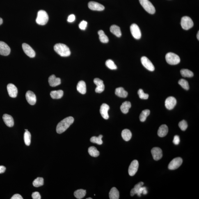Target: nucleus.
Returning <instances> with one entry per match:
<instances>
[{
	"label": "nucleus",
	"instance_id": "de8ad7c7",
	"mask_svg": "<svg viewBox=\"0 0 199 199\" xmlns=\"http://www.w3.org/2000/svg\"><path fill=\"white\" fill-rule=\"evenodd\" d=\"M75 20V16L73 14L69 15L67 18V22L70 23L74 22Z\"/></svg>",
	"mask_w": 199,
	"mask_h": 199
},
{
	"label": "nucleus",
	"instance_id": "2f4dec72",
	"mask_svg": "<svg viewBox=\"0 0 199 199\" xmlns=\"http://www.w3.org/2000/svg\"><path fill=\"white\" fill-rule=\"evenodd\" d=\"M88 152L90 155L92 157H97L99 155L100 152L96 148L94 147H89Z\"/></svg>",
	"mask_w": 199,
	"mask_h": 199
},
{
	"label": "nucleus",
	"instance_id": "79ce46f5",
	"mask_svg": "<svg viewBox=\"0 0 199 199\" xmlns=\"http://www.w3.org/2000/svg\"><path fill=\"white\" fill-rule=\"evenodd\" d=\"M179 126L181 130L183 131H185L188 127L187 122L184 120H183L179 122Z\"/></svg>",
	"mask_w": 199,
	"mask_h": 199
},
{
	"label": "nucleus",
	"instance_id": "5fc2aeb1",
	"mask_svg": "<svg viewBox=\"0 0 199 199\" xmlns=\"http://www.w3.org/2000/svg\"><path fill=\"white\" fill-rule=\"evenodd\" d=\"M25 130L26 131H28L27 129H25Z\"/></svg>",
	"mask_w": 199,
	"mask_h": 199
},
{
	"label": "nucleus",
	"instance_id": "9d476101",
	"mask_svg": "<svg viewBox=\"0 0 199 199\" xmlns=\"http://www.w3.org/2000/svg\"><path fill=\"white\" fill-rule=\"evenodd\" d=\"M139 168V163L136 160L133 161L131 163L128 168V173L131 176L136 175L137 172Z\"/></svg>",
	"mask_w": 199,
	"mask_h": 199
},
{
	"label": "nucleus",
	"instance_id": "473e14b6",
	"mask_svg": "<svg viewBox=\"0 0 199 199\" xmlns=\"http://www.w3.org/2000/svg\"><path fill=\"white\" fill-rule=\"evenodd\" d=\"M103 136L102 135H100L98 137L93 136L90 138V141L92 143H94L97 144L98 145H101L102 144L103 142L102 138Z\"/></svg>",
	"mask_w": 199,
	"mask_h": 199
},
{
	"label": "nucleus",
	"instance_id": "412c9836",
	"mask_svg": "<svg viewBox=\"0 0 199 199\" xmlns=\"http://www.w3.org/2000/svg\"><path fill=\"white\" fill-rule=\"evenodd\" d=\"M3 119L6 125L8 127H13L14 122L13 117L8 114H4L3 116Z\"/></svg>",
	"mask_w": 199,
	"mask_h": 199
},
{
	"label": "nucleus",
	"instance_id": "6ab92c4d",
	"mask_svg": "<svg viewBox=\"0 0 199 199\" xmlns=\"http://www.w3.org/2000/svg\"><path fill=\"white\" fill-rule=\"evenodd\" d=\"M110 109L109 106L107 104L104 103L100 107V113L103 118L107 120L109 118V115L108 114V111Z\"/></svg>",
	"mask_w": 199,
	"mask_h": 199
},
{
	"label": "nucleus",
	"instance_id": "0eeeda50",
	"mask_svg": "<svg viewBox=\"0 0 199 199\" xmlns=\"http://www.w3.org/2000/svg\"><path fill=\"white\" fill-rule=\"evenodd\" d=\"M183 163L182 158L177 157L175 158L170 161L168 165V168L170 170L176 169L181 166Z\"/></svg>",
	"mask_w": 199,
	"mask_h": 199
},
{
	"label": "nucleus",
	"instance_id": "b1692460",
	"mask_svg": "<svg viewBox=\"0 0 199 199\" xmlns=\"http://www.w3.org/2000/svg\"><path fill=\"white\" fill-rule=\"evenodd\" d=\"M110 31L117 37H121L122 33L121 31L120 28L119 26L115 25H113L110 28Z\"/></svg>",
	"mask_w": 199,
	"mask_h": 199
},
{
	"label": "nucleus",
	"instance_id": "ea45409f",
	"mask_svg": "<svg viewBox=\"0 0 199 199\" xmlns=\"http://www.w3.org/2000/svg\"><path fill=\"white\" fill-rule=\"evenodd\" d=\"M179 84L180 85L182 88L186 90L189 89V85L187 81L184 79H181L179 81Z\"/></svg>",
	"mask_w": 199,
	"mask_h": 199
},
{
	"label": "nucleus",
	"instance_id": "a18cd8bd",
	"mask_svg": "<svg viewBox=\"0 0 199 199\" xmlns=\"http://www.w3.org/2000/svg\"><path fill=\"white\" fill-rule=\"evenodd\" d=\"M31 196L33 199H41V196L40 194L38 192H35L33 193Z\"/></svg>",
	"mask_w": 199,
	"mask_h": 199
},
{
	"label": "nucleus",
	"instance_id": "cd10ccee",
	"mask_svg": "<svg viewBox=\"0 0 199 199\" xmlns=\"http://www.w3.org/2000/svg\"><path fill=\"white\" fill-rule=\"evenodd\" d=\"M131 103L128 101L122 103L120 107V109L122 113L126 114L128 112L129 108L131 107Z\"/></svg>",
	"mask_w": 199,
	"mask_h": 199
},
{
	"label": "nucleus",
	"instance_id": "bb28decb",
	"mask_svg": "<svg viewBox=\"0 0 199 199\" xmlns=\"http://www.w3.org/2000/svg\"><path fill=\"white\" fill-rule=\"evenodd\" d=\"M121 136L124 141H128L132 137V133L128 129H125L122 131Z\"/></svg>",
	"mask_w": 199,
	"mask_h": 199
},
{
	"label": "nucleus",
	"instance_id": "f704fd0d",
	"mask_svg": "<svg viewBox=\"0 0 199 199\" xmlns=\"http://www.w3.org/2000/svg\"><path fill=\"white\" fill-rule=\"evenodd\" d=\"M24 143L27 146H29L31 143V135L29 131H26L24 136Z\"/></svg>",
	"mask_w": 199,
	"mask_h": 199
},
{
	"label": "nucleus",
	"instance_id": "393cba45",
	"mask_svg": "<svg viewBox=\"0 0 199 199\" xmlns=\"http://www.w3.org/2000/svg\"><path fill=\"white\" fill-rule=\"evenodd\" d=\"M115 94L118 96L122 98L127 97L128 95V92L122 87L116 89Z\"/></svg>",
	"mask_w": 199,
	"mask_h": 199
},
{
	"label": "nucleus",
	"instance_id": "37998d69",
	"mask_svg": "<svg viewBox=\"0 0 199 199\" xmlns=\"http://www.w3.org/2000/svg\"><path fill=\"white\" fill-rule=\"evenodd\" d=\"M147 193V188L145 186H142L138 190L137 194L139 197H141L142 194H143L144 195H146Z\"/></svg>",
	"mask_w": 199,
	"mask_h": 199
},
{
	"label": "nucleus",
	"instance_id": "72a5a7b5",
	"mask_svg": "<svg viewBox=\"0 0 199 199\" xmlns=\"http://www.w3.org/2000/svg\"><path fill=\"white\" fill-rule=\"evenodd\" d=\"M150 114V111L149 110H144L142 112L139 116L140 121L144 122L146 120L147 117L149 116Z\"/></svg>",
	"mask_w": 199,
	"mask_h": 199
},
{
	"label": "nucleus",
	"instance_id": "a211bd4d",
	"mask_svg": "<svg viewBox=\"0 0 199 199\" xmlns=\"http://www.w3.org/2000/svg\"><path fill=\"white\" fill-rule=\"evenodd\" d=\"M26 97L28 103L31 105H34L36 103V97L35 94L31 91L27 92Z\"/></svg>",
	"mask_w": 199,
	"mask_h": 199
},
{
	"label": "nucleus",
	"instance_id": "aec40b11",
	"mask_svg": "<svg viewBox=\"0 0 199 199\" xmlns=\"http://www.w3.org/2000/svg\"><path fill=\"white\" fill-rule=\"evenodd\" d=\"M49 82L51 86L56 87L61 84V80L60 78H56V76L53 74L49 78Z\"/></svg>",
	"mask_w": 199,
	"mask_h": 199
},
{
	"label": "nucleus",
	"instance_id": "4468645a",
	"mask_svg": "<svg viewBox=\"0 0 199 199\" xmlns=\"http://www.w3.org/2000/svg\"><path fill=\"white\" fill-rule=\"evenodd\" d=\"M9 47L5 42L0 41V55L8 56L10 52Z\"/></svg>",
	"mask_w": 199,
	"mask_h": 199
},
{
	"label": "nucleus",
	"instance_id": "f8f14e48",
	"mask_svg": "<svg viewBox=\"0 0 199 199\" xmlns=\"http://www.w3.org/2000/svg\"><path fill=\"white\" fill-rule=\"evenodd\" d=\"M94 83L96 85V88L95 89V92L97 93H100L104 90L105 86L103 81L99 78H95L94 80Z\"/></svg>",
	"mask_w": 199,
	"mask_h": 199
},
{
	"label": "nucleus",
	"instance_id": "423d86ee",
	"mask_svg": "<svg viewBox=\"0 0 199 199\" xmlns=\"http://www.w3.org/2000/svg\"><path fill=\"white\" fill-rule=\"evenodd\" d=\"M181 24L183 29L185 30H188L193 27L194 23L190 17L185 16L182 18Z\"/></svg>",
	"mask_w": 199,
	"mask_h": 199
},
{
	"label": "nucleus",
	"instance_id": "ddd939ff",
	"mask_svg": "<svg viewBox=\"0 0 199 199\" xmlns=\"http://www.w3.org/2000/svg\"><path fill=\"white\" fill-rule=\"evenodd\" d=\"M23 50L25 54L30 58H34L35 56V53L32 48L28 44L24 43L22 44Z\"/></svg>",
	"mask_w": 199,
	"mask_h": 199
},
{
	"label": "nucleus",
	"instance_id": "f257e3e1",
	"mask_svg": "<svg viewBox=\"0 0 199 199\" xmlns=\"http://www.w3.org/2000/svg\"><path fill=\"white\" fill-rule=\"evenodd\" d=\"M74 119L72 117H69L64 119L57 125L56 131L58 134H61L64 132L71 125L74 123Z\"/></svg>",
	"mask_w": 199,
	"mask_h": 199
},
{
	"label": "nucleus",
	"instance_id": "f3484780",
	"mask_svg": "<svg viewBox=\"0 0 199 199\" xmlns=\"http://www.w3.org/2000/svg\"><path fill=\"white\" fill-rule=\"evenodd\" d=\"M7 89L9 95L10 97L15 98L17 97L18 90L15 85L10 83L7 85Z\"/></svg>",
	"mask_w": 199,
	"mask_h": 199
},
{
	"label": "nucleus",
	"instance_id": "39448f33",
	"mask_svg": "<svg viewBox=\"0 0 199 199\" xmlns=\"http://www.w3.org/2000/svg\"><path fill=\"white\" fill-rule=\"evenodd\" d=\"M139 1L141 6L148 13L151 14H154L155 13V8L149 0H139Z\"/></svg>",
	"mask_w": 199,
	"mask_h": 199
},
{
	"label": "nucleus",
	"instance_id": "7c9ffc66",
	"mask_svg": "<svg viewBox=\"0 0 199 199\" xmlns=\"http://www.w3.org/2000/svg\"><path fill=\"white\" fill-rule=\"evenodd\" d=\"M86 194V190L83 189L77 190L74 192V195L76 198L81 199L85 197Z\"/></svg>",
	"mask_w": 199,
	"mask_h": 199
},
{
	"label": "nucleus",
	"instance_id": "58836bf2",
	"mask_svg": "<svg viewBox=\"0 0 199 199\" xmlns=\"http://www.w3.org/2000/svg\"><path fill=\"white\" fill-rule=\"evenodd\" d=\"M106 65L108 68L111 70H115L117 68L114 62L111 60H107L106 62Z\"/></svg>",
	"mask_w": 199,
	"mask_h": 199
},
{
	"label": "nucleus",
	"instance_id": "864d4df0",
	"mask_svg": "<svg viewBox=\"0 0 199 199\" xmlns=\"http://www.w3.org/2000/svg\"><path fill=\"white\" fill-rule=\"evenodd\" d=\"M92 198L89 197V198H87L86 199H92Z\"/></svg>",
	"mask_w": 199,
	"mask_h": 199
},
{
	"label": "nucleus",
	"instance_id": "3c124183",
	"mask_svg": "<svg viewBox=\"0 0 199 199\" xmlns=\"http://www.w3.org/2000/svg\"><path fill=\"white\" fill-rule=\"evenodd\" d=\"M3 21L2 19L0 17V25H1L3 24Z\"/></svg>",
	"mask_w": 199,
	"mask_h": 199
},
{
	"label": "nucleus",
	"instance_id": "6e6552de",
	"mask_svg": "<svg viewBox=\"0 0 199 199\" xmlns=\"http://www.w3.org/2000/svg\"><path fill=\"white\" fill-rule=\"evenodd\" d=\"M130 31L133 37L137 40H139L141 37V33L139 27L136 24H133L130 27Z\"/></svg>",
	"mask_w": 199,
	"mask_h": 199
},
{
	"label": "nucleus",
	"instance_id": "7ed1b4c3",
	"mask_svg": "<svg viewBox=\"0 0 199 199\" xmlns=\"http://www.w3.org/2000/svg\"><path fill=\"white\" fill-rule=\"evenodd\" d=\"M49 19V16L45 11L40 10L38 11L36 19L37 24L40 25H44L47 24Z\"/></svg>",
	"mask_w": 199,
	"mask_h": 199
},
{
	"label": "nucleus",
	"instance_id": "1a4fd4ad",
	"mask_svg": "<svg viewBox=\"0 0 199 199\" xmlns=\"http://www.w3.org/2000/svg\"><path fill=\"white\" fill-rule=\"evenodd\" d=\"M141 62L142 64L147 70L150 71H154V65L147 57H142L141 58Z\"/></svg>",
	"mask_w": 199,
	"mask_h": 199
},
{
	"label": "nucleus",
	"instance_id": "c03bdc74",
	"mask_svg": "<svg viewBox=\"0 0 199 199\" xmlns=\"http://www.w3.org/2000/svg\"><path fill=\"white\" fill-rule=\"evenodd\" d=\"M88 24V23L86 21L83 20L81 21L79 24V27L81 30H85L86 29Z\"/></svg>",
	"mask_w": 199,
	"mask_h": 199
},
{
	"label": "nucleus",
	"instance_id": "49530a36",
	"mask_svg": "<svg viewBox=\"0 0 199 199\" xmlns=\"http://www.w3.org/2000/svg\"><path fill=\"white\" fill-rule=\"evenodd\" d=\"M180 143V137L178 136H174L173 143L175 145H179Z\"/></svg>",
	"mask_w": 199,
	"mask_h": 199
},
{
	"label": "nucleus",
	"instance_id": "603ef678",
	"mask_svg": "<svg viewBox=\"0 0 199 199\" xmlns=\"http://www.w3.org/2000/svg\"><path fill=\"white\" fill-rule=\"evenodd\" d=\"M197 38L199 40V31H198V33H197Z\"/></svg>",
	"mask_w": 199,
	"mask_h": 199
},
{
	"label": "nucleus",
	"instance_id": "f03ea898",
	"mask_svg": "<svg viewBox=\"0 0 199 199\" xmlns=\"http://www.w3.org/2000/svg\"><path fill=\"white\" fill-rule=\"evenodd\" d=\"M55 51L60 56L67 57L70 56V49L67 46L64 44L58 43L56 44L54 47Z\"/></svg>",
	"mask_w": 199,
	"mask_h": 199
},
{
	"label": "nucleus",
	"instance_id": "dca6fc26",
	"mask_svg": "<svg viewBox=\"0 0 199 199\" xmlns=\"http://www.w3.org/2000/svg\"><path fill=\"white\" fill-rule=\"evenodd\" d=\"M88 7L90 9L96 11H102L104 9V7L100 3L91 1L88 3Z\"/></svg>",
	"mask_w": 199,
	"mask_h": 199
},
{
	"label": "nucleus",
	"instance_id": "9b49d317",
	"mask_svg": "<svg viewBox=\"0 0 199 199\" xmlns=\"http://www.w3.org/2000/svg\"><path fill=\"white\" fill-rule=\"evenodd\" d=\"M176 104V100L175 97L172 96L168 97L165 102V107L169 110L173 109L175 107Z\"/></svg>",
	"mask_w": 199,
	"mask_h": 199
},
{
	"label": "nucleus",
	"instance_id": "5701e85b",
	"mask_svg": "<svg viewBox=\"0 0 199 199\" xmlns=\"http://www.w3.org/2000/svg\"><path fill=\"white\" fill-rule=\"evenodd\" d=\"M77 90L80 93L83 95L86 93V85L84 81H81L78 82L77 86Z\"/></svg>",
	"mask_w": 199,
	"mask_h": 199
},
{
	"label": "nucleus",
	"instance_id": "c756f323",
	"mask_svg": "<svg viewBox=\"0 0 199 199\" xmlns=\"http://www.w3.org/2000/svg\"><path fill=\"white\" fill-rule=\"evenodd\" d=\"M98 33L99 35L100 40L102 43H106L109 42L108 37L104 33L103 31L101 30L98 31Z\"/></svg>",
	"mask_w": 199,
	"mask_h": 199
},
{
	"label": "nucleus",
	"instance_id": "20e7f679",
	"mask_svg": "<svg viewBox=\"0 0 199 199\" xmlns=\"http://www.w3.org/2000/svg\"><path fill=\"white\" fill-rule=\"evenodd\" d=\"M167 63L171 65L178 64L180 62V59L177 55L172 52L168 53L166 56Z\"/></svg>",
	"mask_w": 199,
	"mask_h": 199
},
{
	"label": "nucleus",
	"instance_id": "c9c22d12",
	"mask_svg": "<svg viewBox=\"0 0 199 199\" xmlns=\"http://www.w3.org/2000/svg\"><path fill=\"white\" fill-rule=\"evenodd\" d=\"M181 74L183 77L191 78L194 76L193 73L187 69H182L181 70Z\"/></svg>",
	"mask_w": 199,
	"mask_h": 199
},
{
	"label": "nucleus",
	"instance_id": "09e8293b",
	"mask_svg": "<svg viewBox=\"0 0 199 199\" xmlns=\"http://www.w3.org/2000/svg\"><path fill=\"white\" fill-rule=\"evenodd\" d=\"M22 197L19 194H15L13 195L11 199H23Z\"/></svg>",
	"mask_w": 199,
	"mask_h": 199
},
{
	"label": "nucleus",
	"instance_id": "2eb2a0df",
	"mask_svg": "<svg viewBox=\"0 0 199 199\" xmlns=\"http://www.w3.org/2000/svg\"><path fill=\"white\" fill-rule=\"evenodd\" d=\"M151 153L153 157L154 160L156 161L159 160L162 157V151L159 147H154L152 149Z\"/></svg>",
	"mask_w": 199,
	"mask_h": 199
},
{
	"label": "nucleus",
	"instance_id": "a19ab883",
	"mask_svg": "<svg viewBox=\"0 0 199 199\" xmlns=\"http://www.w3.org/2000/svg\"><path fill=\"white\" fill-rule=\"evenodd\" d=\"M138 93L140 99L144 100L148 99L149 95L147 94L144 93L143 90L142 89H140L138 90Z\"/></svg>",
	"mask_w": 199,
	"mask_h": 199
},
{
	"label": "nucleus",
	"instance_id": "e433bc0d",
	"mask_svg": "<svg viewBox=\"0 0 199 199\" xmlns=\"http://www.w3.org/2000/svg\"><path fill=\"white\" fill-rule=\"evenodd\" d=\"M144 183L143 182H140L139 183H138L134 187L131 191L130 194L131 196H133L135 194H137L138 192V190L141 187V186H143Z\"/></svg>",
	"mask_w": 199,
	"mask_h": 199
},
{
	"label": "nucleus",
	"instance_id": "c85d7f7f",
	"mask_svg": "<svg viewBox=\"0 0 199 199\" xmlns=\"http://www.w3.org/2000/svg\"><path fill=\"white\" fill-rule=\"evenodd\" d=\"M119 196L120 195L118 190L115 187L112 188L109 193L110 199H118Z\"/></svg>",
	"mask_w": 199,
	"mask_h": 199
},
{
	"label": "nucleus",
	"instance_id": "a878e982",
	"mask_svg": "<svg viewBox=\"0 0 199 199\" xmlns=\"http://www.w3.org/2000/svg\"><path fill=\"white\" fill-rule=\"evenodd\" d=\"M63 92L62 90H54L51 91L50 96L53 99H60L63 97Z\"/></svg>",
	"mask_w": 199,
	"mask_h": 199
},
{
	"label": "nucleus",
	"instance_id": "8fccbe9b",
	"mask_svg": "<svg viewBox=\"0 0 199 199\" xmlns=\"http://www.w3.org/2000/svg\"><path fill=\"white\" fill-rule=\"evenodd\" d=\"M6 170L5 167L3 166H0V174L4 173Z\"/></svg>",
	"mask_w": 199,
	"mask_h": 199
},
{
	"label": "nucleus",
	"instance_id": "4c0bfd02",
	"mask_svg": "<svg viewBox=\"0 0 199 199\" xmlns=\"http://www.w3.org/2000/svg\"><path fill=\"white\" fill-rule=\"evenodd\" d=\"M44 179L42 177H38L33 181V184L35 187H38L44 185Z\"/></svg>",
	"mask_w": 199,
	"mask_h": 199
},
{
	"label": "nucleus",
	"instance_id": "4be33fe9",
	"mask_svg": "<svg viewBox=\"0 0 199 199\" xmlns=\"http://www.w3.org/2000/svg\"><path fill=\"white\" fill-rule=\"evenodd\" d=\"M168 132V126L165 124L161 125L159 128L157 132L158 136L161 137H163L166 136Z\"/></svg>",
	"mask_w": 199,
	"mask_h": 199
}]
</instances>
